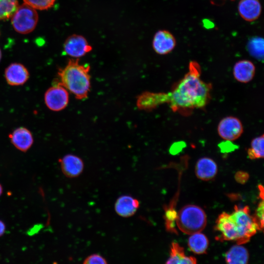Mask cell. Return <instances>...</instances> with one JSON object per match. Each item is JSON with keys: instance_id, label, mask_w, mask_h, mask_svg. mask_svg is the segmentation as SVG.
Instances as JSON below:
<instances>
[{"instance_id": "cell-6", "label": "cell", "mask_w": 264, "mask_h": 264, "mask_svg": "<svg viewBox=\"0 0 264 264\" xmlns=\"http://www.w3.org/2000/svg\"><path fill=\"white\" fill-rule=\"evenodd\" d=\"M44 101L50 110L60 111L67 106L69 94L66 89L58 82L46 90L44 94Z\"/></svg>"}, {"instance_id": "cell-19", "label": "cell", "mask_w": 264, "mask_h": 264, "mask_svg": "<svg viewBox=\"0 0 264 264\" xmlns=\"http://www.w3.org/2000/svg\"><path fill=\"white\" fill-rule=\"evenodd\" d=\"M165 264H197L195 257L187 256L184 248L178 243L173 242L170 247L169 259Z\"/></svg>"}, {"instance_id": "cell-33", "label": "cell", "mask_w": 264, "mask_h": 264, "mask_svg": "<svg viewBox=\"0 0 264 264\" xmlns=\"http://www.w3.org/2000/svg\"><path fill=\"white\" fill-rule=\"evenodd\" d=\"M2 192V188L1 185L0 184V196L1 195Z\"/></svg>"}, {"instance_id": "cell-9", "label": "cell", "mask_w": 264, "mask_h": 264, "mask_svg": "<svg viewBox=\"0 0 264 264\" xmlns=\"http://www.w3.org/2000/svg\"><path fill=\"white\" fill-rule=\"evenodd\" d=\"M63 47L66 54L77 59L84 56L92 49L87 39L78 34H73L68 37Z\"/></svg>"}, {"instance_id": "cell-25", "label": "cell", "mask_w": 264, "mask_h": 264, "mask_svg": "<svg viewBox=\"0 0 264 264\" xmlns=\"http://www.w3.org/2000/svg\"><path fill=\"white\" fill-rule=\"evenodd\" d=\"M177 216V213L174 207V204L165 207L164 220L165 226L168 231L172 233H176L175 223Z\"/></svg>"}, {"instance_id": "cell-7", "label": "cell", "mask_w": 264, "mask_h": 264, "mask_svg": "<svg viewBox=\"0 0 264 264\" xmlns=\"http://www.w3.org/2000/svg\"><path fill=\"white\" fill-rule=\"evenodd\" d=\"M215 229L219 233L217 239L220 241H235L238 242L239 236L234 221L229 214L223 212L218 217Z\"/></svg>"}, {"instance_id": "cell-21", "label": "cell", "mask_w": 264, "mask_h": 264, "mask_svg": "<svg viewBox=\"0 0 264 264\" xmlns=\"http://www.w3.org/2000/svg\"><path fill=\"white\" fill-rule=\"evenodd\" d=\"M188 244L190 249L194 253L201 254L205 253L209 245L206 236L198 232L192 234L189 238Z\"/></svg>"}, {"instance_id": "cell-2", "label": "cell", "mask_w": 264, "mask_h": 264, "mask_svg": "<svg viewBox=\"0 0 264 264\" xmlns=\"http://www.w3.org/2000/svg\"><path fill=\"white\" fill-rule=\"evenodd\" d=\"M90 66L82 65L79 59H70L64 68L59 69V83L79 100L87 98L90 88Z\"/></svg>"}, {"instance_id": "cell-1", "label": "cell", "mask_w": 264, "mask_h": 264, "mask_svg": "<svg viewBox=\"0 0 264 264\" xmlns=\"http://www.w3.org/2000/svg\"><path fill=\"white\" fill-rule=\"evenodd\" d=\"M198 68V64L191 62L189 71L168 94V101L174 108H201L206 104L210 87L200 79Z\"/></svg>"}, {"instance_id": "cell-28", "label": "cell", "mask_w": 264, "mask_h": 264, "mask_svg": "<svg viewBox=\"0 0 264 264\" xmlns=\"http://www.w3.org/2000/svg\"><path fill=\"white\" fill-rule=\"evenodd\" d=\"M83 264H108L106 259L101 255L93 254L88 256Z\"/></svg>"}, {"instance_id": "cell-32", "label": "cell", "mask_w": 264, "mask_h": 264, "mask_svg": "<svg viewBox=\"0 0 264 264\" xmlns=\"http://www.w3.org/2000/svg\"><path fill=\"white\" fill-rule=\"evenodd\" d=\"M5 230V226L4 223L0 220V236L2 235Z\"/></svg>"}, {"instance_id": "cell-18", "label": "cell", "mask_w": 264, "mask_h": 264, "mask_svg": "<svg viewBox=\"0 0 264 264\" xmlns=\"http://www.w3.org/2000/svg\"><path fill=\"white\" fill-rule=\"evenodd\" d=\"M9 136L14 146L22 152L27 151L33 142L31 132L23 127L17 128Z\"/></svg>"}, {"instance_id": "cell-15", "label": "cell", "mask_w": 264, "mask_h": 264, "mask_svg": "<svg viewBox=\"0 0 264 264\" xmlns=\"http://www.w3.org/2000/svg\"><path fill=\"white\" fill-rule=\"evenodd\" d=\"M168 100V94L144 92L137 98L136 105L141 110H150Z\"/></svg>"}, {"instance_id": "cell-4", "label": "cell", "mask_w": 264, "mask_h": 264, "mask_svg": "<svg viewBox=\"0 0 264 264\" xmlns=\"http://www.w3.org/2000/svg\"><path fill=\"white\" fill-rule=\"evenodd\" d=\"M231 218L236 225L239 239L237 244H243L248 242L260 228L253 216L250 213L248 206L240 208L234 207L233 212L230 214Z\"/></svg>"}, {"instance_id": "cell-12", "label": "cell", "mask_w": 264, "mask_h": 264, "mask_svg": "<svg viewBox=\"0 0 264 264\" xmlns=\"http://www.w3.org/2000/svg\"><path fill=\"white\" fill-rule=\"evenodd\" d=\"M61 170L68 177L73 178L79 176L84 169V162L79 157L69 154L59 160Z\"/></svg>"}, {"instance_id": "cell-34", "label": "cell", "mask_w": 264, "mask_h": 264, "mask_svg": "<svg viewBox=\"0 0 264 264\" xmlns=\"http://www.w3.org/2000/svg\"><path fill=\"white\" fill-rule=\"evenodd\" d=\"M1 50L0 49V61L1 60Z\"/></svg>"}, {"instance_id": "cell-3", "label": "cell", "mask_w": 264, "mask_h": 264, "mask_svg": "<svg viewBox=\"0 0 264 264\" xmlns=\"http://www.w3.org/2000/svg\"><path fill=\"white\" fill-rule=\"evenodd\" d=\"M207 222L204 211L199 206L188 204L181 208L176 220L178 229L184 233L192 235L200 232Z\"/></svg>"}, {"instance_id": "cell-30", "label": "cell", "mask_w": 264, "mask_h": 264, "mask_svg": "<svg viewBox=\"0 0 264 264\" xmlns=\"http://www.w3.org/2000/svg\"><path fill=\"white\" fill-rule=\"evenodd\" d=\"M235 177L237 182L241 184H243L248 180L249 175L246 172L239 171L236 173Z\"/></svg>"}, {"instance_id": "cell-10", "label": "cell", "mask_w": 264, "mask_h": 264, "mask_svg": "<svg viewBox=\"0 0 264 264\" xmlns=\"http://www.w3.org/2000/svg\"><path fill=\"white\" fill-rule=\"evenodd\" d=\"M176 45L175 38L167 30H158L154 36L152 46L154 51L158 54L166 55L170 53Z\"/></svg>"}, {"instance_id": "cell-26", "label": "cell", "mask_w": 264, "mask_h": 264, "mask_svg": "<svg viewBox=\"0 0 264 264\" xmlns=\"http://www.w3.org/2000/svg\"><path fill=\"white\" fill-rule=\"evenodd\" d=\"M26 4L35 9L46 10L51 8L56 0H23Z\"/></svg>"}, {"instance_id": "cell-31", "label": "cell", "mask_w": 264, "mask_h": 264, "mask_svg": "<svg viewBox=\"0 0 264 264\" xmlns=\"http://www.w3.org/2000/svg\"><path fill=\"white\" fill-rule=\"evenodd\" d=\"M182 149L181 144H175L173 145L170 149V152L172 154H176L178 153Z\"/></svg>"}, {"instance_id": "cell-14", "label": "cell", "mask_w": 264, "mask_h": 264, "mask_svg": "<svg viewBox=\"0 0 264 264\" xmlns=\"http://www.w3.org/2000/svg\"><path fill=\"white\" fill-rule=\"evenodd\" d=\"M218 171L216 163L211 158L204 157L199 159L195 166V174L201 180L208 181L213 179Z\"/></svg>"}, {"instance_id": "cell-35", "label": "cell", "mask_w": 264, "mask_h": 264, "mask_svg": "<svg viewBox=\"0 0 264 264\" xmlns=\"http://www.w3.org/2000/svg\"></svg>"}, {"instance_id": "cell-16", "label": "cell", "mask_w": 264, "mask_h": 264, "mask_svg": "<svg viewBox=\"0 0 264 264\" xmlns=\"http://www.w3.org/2000/svg\"><path fill=\"white\" fill-rule=\"evenodd\" d=\"M139 206V201L131 196L124 195L119 197L115 203L116 213L124 218L133 215Z\"/></svg>"}, {"instance_id": "cell-8", "label": "cell", "mask_w": 264, "mask_h": 264, "mask_svg": "<svg viewBox=\"0 0 264 264\" xmlns=\"http://www.w3.org/2000/svg\"><path fill=\"white\" fill-rule=\"evenodd\" d=\"M218 132L226 141H234L239 138L243 131L241 120L237 117L229 116L223 118L218 126Z\"/></svg>"}, {"instance_id": "cell-5", "label": "cell", "mask_w": 264, "mask_h": 264, "mask_svg": "<svg viewBox=\"0 0 264 264\" xmlns=\"http://www.w3.org/2000/svg\"><path fill=\"white\" fill-rule=\"evenodd\" d=\"M11 17L15 30L21 34L31 32L36 27L38 15L35 9L24 3L18 6Z\"/></svg>"}, {"instance_id": "cell-22", "label": "cell", "mask_w": 264, "mask_h": 264, "mask_svg": "<svg viewBox=\"0 0 264 264\" xmlns=\"http://www.w3.org/2000/svg\"><path fill=\"white\" fill-rule=\"evenodd\" d=\"M250 55L256 59L261 61L264 59V39L259 37L251 39L247 45Z\"/></svg>"}, {"instance_id": "cell-11", "label": "cell", "mask_w": 264, "mask_h": 264, "mask_svg": "<svg viewBox=\"0 0 264 264\" xmlns=\"http://www.w3.org/2000/svg\"><path fill=\"white\" fill-rule=\"evenodd\" d=\"M5 78L11 86H20L24 84L29 77L27 69L20 63H12L6 69Z\"/></svg>"}, {"instance_id": "cell-29", "label": "cell", "mask_w": 264, "mask_h": 264, "mask_svg": "<svg viewBox=\"0 0 264 264\" xmlns=\"http://www.w3.org/2000/svg\"><path fill=\"white\" fill-rule=\"evenodd\" d=\"M219 147L221 152L223 153L232 152L237 148V146L232 144L230 141L221 143L219 145Z\"/></svg>"}, {"instance_id": "cell-17", "label": "cell", "mask_w": 264, "mask_h": 264, "mask_svg": "<svg viewBox=\"0 0 264 264\" xmlns=\"http://www.w3.org/2000/svg\"><path fill=\"white\" fill-rule=\"evenodd\" d=\"M261 5L259 0H241L238 11L244 20L252 22L257 20L261 13Z\"/></svg>"}, {"instance_id": "cell-13", "label": "cell", "mask_w": 264, "mask_h": 264, "mask_svg": "<svg viewBox=\"0 0 264 264\" xmlns=\"http://www.w3.org/2000/svg\"><path fill=\"white\" fill-rule=\"evenodd\" d=\"M256 71L255 66L250 61L242 60L235 63L233 68L234 78L239 82L247 83L254 78Z\"/></svg>"}, {"instance_id": "cell-20", "label": "cell", "mask_w": 264, "mask_h": 264, "mask_svg": "<svg viewBox=\"0 0 264 264\" xmlns=\"http://www.w3.org/2000/svg\"><path fill=\"white\" fill-rule=\"evenodd\" d=\"M225 259L227 264H247L249 254L244 246L237 244L226 253Z\"/></svg>"}, {"instance_id": "cell-24", "label": "cell", "mask_w": 264, "mask_h": 264, "mask_svg": "<svg viewBox=\"0 0 264 264\" xmlns=\"http://www.w3.org/2000/svg\"><path fill=\"white\" fill-rule=\"evenodd\" d=\"M18 6L17 0H0V20L11 17Z\"/></svg>"}, {"instance_id": "cell-27", "label": "cell", "mask_w": 264, "mask_h": 264, "mask_svg": "<svg viewBox=\"0 0 264 264\" xmlns=\"http://www.w3.org/2000/svg\"><path fill=\"white\" fill-rule=\"evenodd\" d=\"M264 199H262V201L257 206L254 215L253 216L260 230H263L264 227Z\"/></svg>"}, {"instance_id": "cell-23", "label": "cell", "mask_w": 264, "mask_h": 264, "mask_svg": "<svg viewBox=\"0 0 264 264\" xmlns=\"http://www.w3.org/2000/svg\"><path fill=\"white\" fill-rule=\"evenodd\" d=\"M264 134L254 138L251 142V147L248 149L247 154L251 159L263 158L264 156Z\"/></svg>"}]
</instances>
